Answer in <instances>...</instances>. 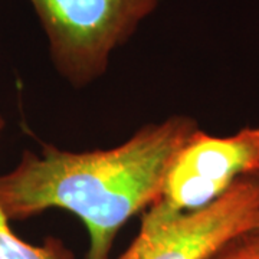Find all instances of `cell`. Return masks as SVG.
<instances>
[{
	"label": "cell",
	"mask_w": 259,
	"mask_h": 259,
	"mask_svg": "<svg viewBox=\"0 0 259 259\" xmlns=\"http://www.w3.org/2000/svg\"><path fill=\"white\" fill-rule=\"evenodd\" d=\"M255 231H259V223H258V226H256V229Z\"/></svg>",
	"instance_id": "7"
},
{
	"label": "cell",
	"mask_w": 259,
	"mask_h": 259,
	"mask_svg": "<svg viewBox=\"0 0 259 259\" xmlns=\"http://www.w3.org/2000/svg\"><path fill=\"white\" fill-rule=\"evenodd\" d=\"M259 223V168L239 177L213 203L150 232H139L115 259H209Z\"/></svg>",
	"instance_id": "4"
},
{
	"label": "cell",
	"mask_w": 259,
	"mask_h": 259,
	"mask_svg": "<svg viewBox=\"0 0 259 259\" xmlns=\"http://www.w3.org/2000/svg\"><path fill=\"white\" fill-rule=\"evenodd\" d=\"M45 30L55 69L74 88L108 71L125 45L157 9L160 0H29Z\"/></svg>",
	"instance_id": "2"
},
{
	"label": "cell",
	"mask_w": 259,
	"mask_h": 259,
	"mask_svg": "<svg viewBox=\"0 0 259 259\" xmlns=\"http://www.w3.org/2000/svg\"><path fill=\"white\" fill-rule=\"evenodd\" d=\"M259 168V127L228 137L197 128L177 151L161 192L143 214L140 232H150L219 199L239 177Z\"/></svg>",
	"instance_id": "3"
},
{
	"label": "cell",
	"mask_w": 259,
	"mask_h": 259,
	"mask_svg": "<svg viewBox=\"0 0 259 259\" xmlns=\"http://www.w3.org/2000/svg\"><path fill=\"white\" fill-rule=\"evenodd\" d=\"M5 120L0 115V136ZM0 259H71L68 250L58 241H47L44 245H32L20 239L10 228V221L0 204Z\"/></svg>",
	"instance_id": "5"
},
{
	"label": "cell",
	"mask_w": 259,
	"mask_h": 259,
	"mask_svg": "<svg viewBox=\"0 0 259 259\" xmlns=\"http://www.w3.org/2000/svg\"><path fill=\"white\" fill-rule=\"evenodd\" d=\"M197 128L192 117L175 114L107 150H26L0 176V204L10 222L49 209L71 212L88 232L83 259H110L121 228L156 202L173 158Z\"/></svg>",
	"instance_id": "1"
},
{
	"label": "cell",
	"mask_w": 259,
	"mask_h": 259,
	"mask_svg": "<svg viewBox=\"0 0 259 259\" xmlns=\"http://www.w3.org/2000/svg\"><path fill=\"white\" fill-rule=\"evenodd\" d=\"M209 259H259V231L233 238Z\"/></svg>",
	"instance_id": "6"
}]
</instances>
